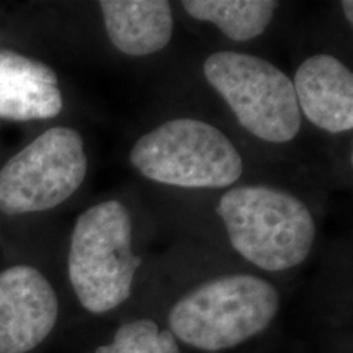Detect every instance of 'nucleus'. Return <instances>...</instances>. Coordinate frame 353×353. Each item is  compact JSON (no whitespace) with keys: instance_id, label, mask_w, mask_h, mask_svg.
Here are the masks:
<instances>
[{"instance_id":"12","label":"nucleus","mask_w":353,"mask_h":353,"mask_svg":"<svg viewBox=\"0 0 353 353\" xmlns=\"http://www.w3.org/2000/svg\"><path fill=\"white\" fill-rule=\"evenodd\" d=\"M95 353H180V348L170 330H161L151 319H138L123 324L113 342Z\"/></svg>"},{"instance_id":"10","label":"nucleus","mask_w":353,"mask_h":353,"mask_svg":"<svg viewBox=\"0 0 353 353\" xmlns=\"http://www.w3.org/2000/svg\"><path fill=\"white\" fill-rule=\"evenodd\" d=\"M110 41L128 56L162 51L174 33L172 7L165 0H101Z\"/></svg>"},{"instance_id":"6","label":"nucleus","mask_w":353,"mask_h":353,"mask_svg":"<svg viewBox=\"0 0 353 353\" xmlns=\"http://www.w3.org/2000/svg\"><path fill=\"white\" fill-rule=\"evenodd\" d=\"M85 175L82 136L68 126L51 128L0 169V211L15 216L56 208Z\"/></svg>"},{"instance_id":"13","label":"nucleus","mask_w":353,"mask_h":353,"mask_svg":"<svg viewBox=\"0 0 353 353\" xmlns=\"http://www.w3.org/2000/svg\"><path fill=\"white\" fill-rule=\"evenodd\" d=\"M342 8H343V13H345V19L348 23H353V15H352V10H353V3L350 0H345V2H342Z\"/></svg>"},{"instance_id":"1","label":"nucleus","mask_w":353,"mask_h":353,"mask_svg":"<svg viewBox=\"0 0 353 353\" xmlns=\"http://www.w3.org/2000/svg\"><path fill=\"white\" fill-rule=\"evenodd\" d=\"M218 214L236 252L268 272L303 263L316 239L311 211L285 190L262 185L232 188L221 196Z\"/></svg>"},{"instance_id":"3","label":"nucleus","mask_w":353,"mask_h":353,"mask_svg":"<svg viewBox=\"0 0 353 353\" xmlns=\"http://www.w3.org/2000/svg\"><path fill=\"white\" fill-rule=\"evenodd\" d=\"M132 223L120 201L79 216L70 236L69 280L87 311L103 314L130 298L141 259L132 254Z\"/></svg>"},{"instance_id":"9","label":"nucleus","mask_w":353,"mask_h":353,"mask_svg":"<svg viewBox=\"0 0 353 353\" xmlns=\"http://www.w3.org/2000/svg\"><path fill=\"white\" fill-rule=\"evenodd\" d=\"M63 110L59 79L50 65L0 50V120H50Z\"/></svg>"},{"instance_id":"4","label":"nucleus","mask_w":353,"mask_h":353,"mask_svg":"<svg viewBox=\"0 0 353 353\" xmlns=\"http://www.w3.org/2000/svg\"><path fill=\"white\" fill-rule=\"evenodd\" d=\"M131 164L145 179L182 188H224L244 172L239 151L210 123L179 118L132 145Z\"/></svg>"},{"instance_id":"2","label":"nucleus","mask_w":353,"mask_h":353,"mask_svg":"<svg viewBox=\"0 0 353 353\" xmlns=\"http://www.w3.org/2000/svg\"><path fill=\"white\" fill-rule=\"evenodd\" d=\"M280 309L272 283L254 275H226L206 281L175 303L170 332L203 352L232 348L263 332Z\"/></svg>"},{"instance_id":"5","label":"nucleus","mask_w":353,"mask_h":353,"mask_svg":"<svg viewBox=\"0 0 353 353\" xmlns=\"http://www.w3.org/2000/svg\"><path fill=\"white\" fill-rule=\"evenodd\" d=\"M206 81L255 138L288 143L301 128L293 81L267 59L236 51H218L203 65Z\"/></svg>"},{"instance_id":"7","label":"nucleus","mask_w":353,"mask_h":353,"mask_svg":"<svg viewBox=\"0 0 353 353\" xmlns=\"http://www.w3.org/2000/svg\"><path fill=\"white\" fill-rule=\"evenodd\" d=\"M59 316L56 291L41 272L17 265L0 273V353L37 348Z\"/></svg>"},{"instance_id":"8","label":"nucleus","mask_w":353,"mask_h":353,"mask_svg":"<svg viewBox=\"0 0 353 353\" xmlns=\"http://www.w3.org/2000/svg\"><path fill=\"white\" fill-rule=\"evenodd\" d=\"M299 112L312 125L339 134L353 128V74L337 57L316 54L294 76Z\"/></svg>"},{"instance_id":"11","label":"nucleus","mask_w":353,"mask_h":353,"mask_svg":"<svg viewBox=\"0 0 353 353\" xmlns=\"http://www.w3.org/2000/svg\"><path fill=\"white\" fill-rule=\"evenodd\" d=\"M190 17L214 23L232 41H249L272 23L278 2L272 0H185Z\"/></svg>"}]
</instances>
